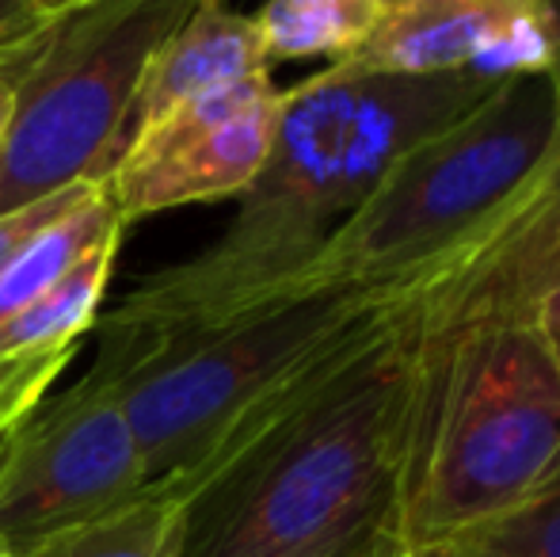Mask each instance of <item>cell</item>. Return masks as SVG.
Listing matches in <instances>:
<instances>
[{
	"label": "cell",
	"instance_id": "cell-1",
	"mask_svg": "<svg viewBox=\"0 0 560 557\" xmlns=\"http://www.w3.org/2000/svg\"><path fill=\"white\" fill-rule=\"evenodd\" d=\"M416 317L389 298L187 481L179 557H408L400 535Z\"/></svg>",
	"mask_w": 560,
	"mask_h": 557
},
{
	"label": "cell",
	"instance_id": "cell-2",
	"mask_svg": "<svg viewBox=\"0 0 560 557\" xmlns=\"http://www.w3.org/2000/svg\"><path fill=\"white\" fill-rule=\"evenodd\" d=\"M500 84L472 73L343 77L325 69L287 89L267 161L229 230L195 260L141 279L112 313H100L92 333H161L305 282L328 237L393 164Z\"/></svg>",
	"mask_w": 560,
	"mask_h": 557
},
{
	"label": "cell",
	"instance_id": "cell-3",
	"mask_svg": "<svg viewBox=\"0 0 560 557\" xmlns=\"http://www.w3.org/2000/svg\"><path fill=\"white\" fill-rule=\"evenodd\" d=\"M560 474V374L534 325L423 336L408 402L400 535L428 554Z\"/></svg>",
	"mask_w": 560,
	"mask_h": 557
},
{
	"label": "cell",
	"instance_id": "cell-4",
	"mask_svg": "<svg viewBox=\"0 0 560 557\" xmlns=\"http://www.w3.org/2000/svg\"><path fill=\"white\" fill-rule=\"evenodd\" d=\"M389 298L305 279L222 317L161 333H96L92 374L115 386L149 485H179Z\"/></svg>",
	"mask_w": 560,
	"mask_h": 557
},
{
	"label": "cell",
	"instance_id": "cell-5",
	"mask_svg": "<svg viewBox=\"0 0 560 557\" xmlns=\"http://www.w3.org/2000/svg\"><path fill=\"white\" fill-rule=\"evenodd\" d=\"M560 156L546 73L511 77L454 127L408 149L328 237L310 279L400 298L492 225Z\"/></svg>",
	"mask_w": 560,
	"mask_h": 557
},
{
	"label": "cell",
	"instance_id": "cell-6",
	"mask_svg": "<svg viewBox=\"0 0 560 557\" xmlns=\"http://www.w3.org/2000/svg\"><path fill=\"white\" fill-rule=\"evenodd\" d=\"M195 0H73L27 58L0 138V218L77 184L104 164L153 50Z\"/></svg>",
	"mask_w": 560,
	"mask_h": 557
},
{
	"label": "cell",
	"instance_id": "cell-7",
	"mask_svg": "<svg viewBox=\"0 0 560 557\" xmlns=\"http://www.w3.org/2000/svg\"><path fill=\"white\" fill-rule=\"evenodd\" d=\"M141 489L145 462L122 402L89 371L46 397L0 459V557H35Z\"/></svg>",
	"mask_w": 560,
	"mask_h": 557
},
{
	"label": "cell",
	"instance_id": "cell-8",
	"mask_svg": "<svg viewBox=\"0 0 560 557\" xmlns=\"http://www.w3.org/2000/svg\"><path fill=\"white\" fill-rule=\"evenodd\" d=\"M282 96L287 89L259 73L207 92L156 123L107 179L122 222L191 202L241 199L267 161Z\"/></svg>",
	"mask_w": 560,
	"mask_h": 557
},
{
	"label": "cell",
	"instance_id": "cell-9",
	"mask_svg": "<svg viewBox=\"0 0 560 557\" xmlns=\"http://www.w3.org/2000/svg\"><path fill=\"white\" fill-rule=\"evenodd\" d=\"M560 290V156L443 268L408 294L423 336L534 325Z\"/></svg>",
	"mask_w": 560,
	"mask_h": 557
},
{
	"label": "cell",
	"instance_id": "cell-10",
	"mask_svg": "<svg viewBox=\"0 0 560 557\" xmlns=\"http://www.w3.org/2000/svg\"><path fill=\"white\" fill-rule=\"evenodd\" d=\"M549 0H385L370 38L328 69L343 77L549 73Z\"/></svg>",
	"mask_w": 560,
	"mask_h": 557
},
{
	"label": "cell",
	"instance_id": "cell-11",
	"mask_svg": "<svg viewBox=\"0 0 560 557\" xmlns=\"http://www.w3.org/2000/svg\"><path fill=\"white\" fill-rule=\"evenodd\" d=\"M259 73H271V61L264 54L256 20L218 4V0H195L184 23L156 46L153 58L141 69V81L122 115L112 153H107L104 184L126 161V153L176 107Z\"/></svg>",
	"mask_w": 560,
	"mask_h": 557
},
{
	"label": "cell",
	"instance_id": "cell-12",
	"mask_svg": "<svg viewBox=\"0 0 560 557\" xmlns=\"http://www.w3.org/2000/svg\"><path fill=\"white\" fill-rule=\"evenodd\" d=\"M126 233L122 214L115 210L107 184H100L84 202H77L69 214L54 218L50 225L35 233L27 245L15 253L8 271L0 276V325L31 305L50 282L73 271L89 253H96L104 241Z\"/></svg>",
	"mask_w": 560,
	"mask_h": 557
},
{
	"label": "cell",
	"instance_id": "cell-13",
	"mask_svg": "<svg viewBox=\"0 0 560 557\" xmlns=\"http://www.w3.org/2000/svg\"><path fill=\"white\" fill-rule=\"evenodd\" d=\"M122 233L89 253L73 271L43 290L31 305H23L15 317L0 325V359L27 356V351H50L66 344H81L100 317V302L112 282Z\"/></svg>",
	"mask_w": 560,
	"mask_h": 557
},
{
	"label": "cell",
	"instance_id": "cell-14",
	"mask_svg": "<svg viewBox=\"0 0 560 557\" xmlns=\"http://www.w3.org/2000/svg\"><path fill=\"white\" fill-rule=\"evenodd\" d=\"M385 0H271L252 20L264 38L267 61L347 58L374 31Z\"/></svg>",
	"mask_w": 560,
	"mask_h": 557
},
{
	"label": "cell",
	"instance_id": "cell-15",
	"mask_svg": "<svg viewBox=\"0 0 560 557\" xmlns=\"http://www.w3.org/2000/svg\"><path fill=\"white\" fill-rule=\"evenodd\" d=\"M184 500L168 485H149L122 508L66 531L35 557H179Z\"/></svg>",
	"mask_w": 560,
	"mask_h": 557
},
{
	"label": "cell",
	"instance_id": "cell-16",
	"mask_svg": "<svg viewBox=\"0 0 560 557\" xmlns=\"http://www.w3.org/2000/svg\"><path fill=\"white\" fill-rule=\"evenodd\" d=\"M428 554L443 557H560V474L541 485L518 508L477 531H465L454 543Z\"/></svg>",
	"mask_w": 560,
	"mask_h": 557
},
{
	"label": "cell",
	"instance_id": "cell-17",
	"mask_svg": "<svg viewBox=\"0 0 560 557\" xmlns=\"http://www.w3.org/2000/svg\"><path fill=\"white\" fill-rule=\"evenodd\" d=\"M81 344L50 351H27V356H4L0 359V459H4L12 436L23 428V420L54 394L66 367L77 359Z\"/></svg>",
	"mask_w": 560,
	"mask_h": 557
},
{
	"label": "cell",
	"instance_id": "cell-18",
	"mask_svg": "<svg viewBox=\"0 0 560 557\" xmlns=\"http://www.w3.org/2000/svg\"><path fill=\"white\" fill-rule=\"evenodd\" d=\"M73 0H0V69L43 46Z\"/></svg>",
	"mask_w": 560,
	"mask_h": 557
},
{
	"label": "cell",
	"instance_id": "cell-19",
	"mask_svg": "<svg viewBox=\"0 0 560 557\" xmlns=\"http://www.w3.org/2000/svg\"><path fill=\"white\" fill-rule=\"evenodd\" d=\"M96 187L100 184H77V187H69V192L54 195V199L35 202V207L15 210V214L0 218V276H4L8 264L15 260V253H20V248L27 245V241L35 237V233L43 230V225H50L54 218L69 214V210H73L77 202L89 199V195L96 192Z\"/></svg>",
	"mask_w": 560,
	"mask_h": 557
},
{
	"label": "cell",
	"instance_id": "cell-20",
	"mask_svg": "<svg viewBox=\"0 0 560 557\" xmlns=\"http://www.w3.org/2000/svg\"><path fill=\"white\" fill-rule=\"evenodd\" d=\"M534 333H538L541 348H546V356L553 359V367L560 374V290L549 294L546 302H541V310L534 313Z\"/></svg>",
	"mask_w": 560,
	"mask_h": 557
},
{
	"label": "cell",
	"instance_id": "cell-21",
	"mask_svg": "<svg viewBox=\"0 0 560 557\" xmlns=\"http://www.w3.org/2000/svg\"><path fill=\"white\" fill-rule=\"evenodd\" d=\"M31 58V54H27ZM27 58L15 61V66H4L0 69V138H4V127L12 119V107H15V92H20V77H23V66Z\"/></svg>",
	"mask_w": 560,
	"mask_h": 557
},
{
	"label": "cell",
	"instance_id": "cell-22",
	"mask_svg": "<svg viewBox=\"0 0 560 557\" xmlns=\"http://www.w3.org/2000/svg\"><path fill=\"white\" fill-rule=\"evenodd\" d=\"M549 15H553V66H549V81H553V92L560 100V4L549 0Z\"/></svg>",
	"mask_w": 560,
	"mask_h": 557
},
{
	"label": "cell",
	"instance_id": "cell-23",
	"mask_svg": "<svg viewBox=\"0 0 560 557\" xmlns=\"http://www.w3.org/2000/svg\"><path fill=\"white\" fill-rule=\"evenodd\" d=\"M412 557H443V554H412Z\"/></svg>",
	"mask_w": 560,
	"mask_h": 557
}]
</instances>
